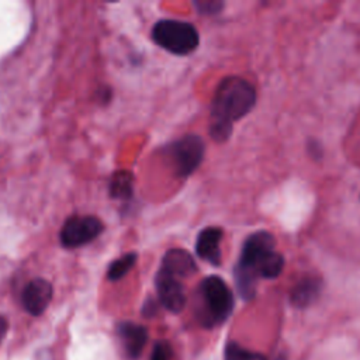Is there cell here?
<instances>
[{
  "mask_svg": "<svg viewBox=\"0 0 360 360\" xmlns=\"http://www.w3.org/2000/svg\"><path fill=\"white\" fill-rule=\"evenodd\" d=\"M283 267L284 259L276 250V240L270 232L257 231L249 235L235 266V281L240 297L253 298L257 280L276 278L281 274Z\"/></svg>",
  "mask_w": 360,
  "mask_h": 360,
  "instance_id": "1",
  "label": "cell"
},
{
  "mask_svg": "<svg viewBox=\"0 0 360 360\" xmlns=\"http://www.w3.org/2000/svg\"><path fill=\"white\" fill-rule=\"evenodd\" d=\"M256 103V90L238 76L224 77L212 97L210 135L217 142H224L232 134V122L245 117Z\"/></svg>",
  "mask_w": 360,
  "mask_h": 360,
  "instance_id": "2",
  "label": "cell"
},
{
  "mask_svg": "<svg viewBox=\"0 0 360 360\" xmlns=\"http://www.w3.org/2000/svg\"><path fill=\"white\" fill-rule=\"evenodd\" d=\"M201 298L200 319L205 326L224 322L233 309V295L226 283L218 276L205 277L198 287Z\"/></svg>",
  "mask_w": 360,
  "mask_h": 360,
  "instance_id": "3",
  "label": "cell"
},
{
  "mask_svg": "<svg viewBox=\"0 0 360 360\" xmlns=\"http://www.w3.org/2000/svg\"><path fill=\"white\" fill-rule=\"evenodd\" d=\"M153 41L163 49L176 53H191L200 42L195 27L187 21L160 20L152 28Z\"/></svg>",
  "mask_w": 360,
  "mask_h": 360,
  "instance_id": "4",
  "label": "cell"
},
{
  "mask_svg": "<svg viewBox=\"0 0 360 360\" xmlns=\"http://www.w3.org/2000/svg\"><path fill=\"white\" fill-rule=\"evenodd\" d=\"M204 152V141L194 134L184 135L167 146V156L180 177L190 176L200 166Z\"/></svg>",
  "mask_w": 360,
  "mask_h": 360,
  "instance_id": "5",
  "label": "cell"
},
{
  "mask_svg": "<svg viewBox=\"0 0 360 360\" xmlns=\"http://www.w3.org/2000/svg\"><path fill=\"white\" fill-rule=\"evenodd\" d=\"M104 231V224L94 215H72L59 232L60 243L65 248H79L94 240Z\"/></svg>",
  "mask_w": 360,
  "mask_h": 360,
  "instance_id": "6",
  "label": "cell"
},
{
  "mask_svg": "<svg viewBox=\"0 0 360 360\" xmlns=\"http://www.w3.org/2000/svg\"><path fill=\"white\" fill-rule=\"evenodd\" d=\"M155 284L160 304L170 312H180L186 304V294L180 280L173 274L159 269Z\"/></svg>",
  "mask_w": 360,
  "mask_h": 360,
  "instance_id": "7",
  "label": "cell"
},
{
  "mask_svg": "<svg viewBox=\"0 0 360 360\" xmlns=\"http://www.w3.org/2000/svg\"><path fill=\"white\" fill-rule=\"evenodd\" d=\"M52 294H53V288L48 280L32 278L31 281L27 283V285L22 290V294H21L22 307L28 314L38 316L49 305L52 300Z\"/></svg>",
  "mask_w": 360,
  "mask_h": 360,
  "instance_id": "8",
  "label": "cell"
},
{
  "mask_svg": "<svg viewBox=\"0 0 360 360\" xmlns=\"http://www.w3.org/2000/svg\"><path fill=\"white\" fill-rule=\"evenodd\" d=\"M222 229L218 226H208L202 229L195 240V252L202 260L218 266L221 263V243Z\"/></svg>",
  "mask_w": 360,
  "mask_h": 360,
  "instance_id": "9",
  "label": "cell"
},
{
  "mask_svg": "<svg viewBox=\"0 0 360 360\" xmlns=\"http://www.w3.org/2000/svg\"><path fill=\"white\" fill-rule=\"evenodd\" d=\"M118 335L122 340L127 354L131 359L139 357L148 340V329L134 322H121L118 325Z\"/></svg>",
  "mask_w": 360,
  "mask_h": 360,
  "instance_id": "10",
  "label": "cell"
},
{
  "mask_svg": "<svg viewBox=\"0 0 360 360\" xmlns=\"http://www.w3.org/2000/svg\"><path fill=\"white\" fill-rule=\"evenodd\" d=\"M160 269L180 278V277H187L195 273L197 264L188 252L174 248L165 253Z\"/></svg>",
  "mask_w": 360,
  "mask_h": 360,
  "instance_id": "11",
  "label": "cell"
},
{
  "mask_svg": "<svg viewBox=\"0 0 360 360\" xmlns=\"http://www.w3.org/2000/svg\"><path fill=\"white\" fill-rule=\"evenodd\" d=\"M321 280L314 276L301 278L291 290V302L295 307L309 305L321 292Z\"/></svg>",
  "mask_w": 360,
  "mask_h": 360,
  "instance_id": "12",
  "label": "cell"
},
{
  "mask_svg": "<svg viewBox=\"0 0 360 360\" xmlns=\"http://www.w3.org/2000/svg\"><path fill=\"white\" fill-rule=\"evenodd\" d=\"M132 174L127 170H120L114 174L110 183V193L112 197L120 200H127L132 194Z\"/></svg>",
  "mask_w": 360,
  "mask_h": 360,
  "instance_id": "13",
  "label": "cell"
},
{
  "mask_svg": "<svg viewBox=\"0 0 360 360\" xmlns=\"http://www.w3.org/2000/svg\"><path fill=\"white\" fill-rule=\"evenodd\" d=\"M136 259H138L136 252H129V253H125L121 257L115 259L108 266V270H107L108 280L115 281V280L122 278L134 267V264L136 263Z\"/></svg>",
  "mask_w": 360,
  "mask_h": 360,
  "instance_id": "14",
  "label": "cell"
},
{
  "mask_svg": "<svg viewBox=\"0 0 360 360\" xmlns=\"http://www.w3.org/2000/svg\"><path fill=\"white\" fill-rule=\"evenodd\" d=\"M224 359L225 360H267L264 354H262L259 352L249 350L246 347H242L233 342L226 345Z\"/></svg>",
  "mask_w": 360,
  "mask_h": 360,
  "instance_id": "15",
  "label": "cell"
},
{
  "mask_svg": "<svg viewBox=\"0 0 360 360\" xmlns=\"http://www.w3.org/2000/svg\"><path fill=\"white\" fill-rule=\"evenodd\" d=\"M173 349L167 342H156L149 360H172Z\"/></svg>",
  "mask_w": 360,
  "mask_h": 360,
  "instance_id": "16",
  "label": "cell"
},
{
  "mask_svg": "<svg viewBox=\"0 0 360 360\" xmlns=\"http://www.w3.org/2000/svg\"><path fill=\"white\" fill-rule=\"evenodd\" d=\"M194 6L202 14H217L224 7V3L217 0H200V1H195Z\"/></svg>",
  "mask_w": 360,
  "mask_h": 360,
  "instance_id": "17",
  "label": "cell"
},
{
  "mask_svg": "<svg viewBox=\"0 0 360 360\" xmlns=\"http://www.w3.org/2000/svg\"><path fill=\"white\" fill-rule=\"evenodd\" d=\"M6 332H7V319L0 315V342L4 338Z\"/></svg>",
  "mask_w": 360,
  "mask_h": 360,
  "instance_id": "18",
  "label": "cell"
}]
</instances>
